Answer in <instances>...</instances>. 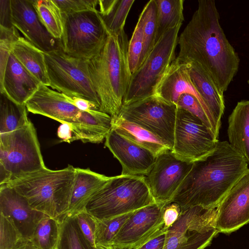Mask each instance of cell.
Returning a JSON list of instances; mask_svg holds the SVG:
<instances>
[{"label":"cell","mask_w":249,"mask_h":249,"mask_svg":"<svg viewBox=\"0 0 249 249\" xmlns=\"http://www.w3.org/2000/svg\"><path fill=\"white\" fill-rule=\"evenodd\" d=\"M214 0H199L193 16L178 36L176 58L199 65L223 93L236 74L240 59L219 22Z\"/></svg>","instance_id":"obj_1"},{"label":"cell","mask_w":249,"mask_h":249,"mask_svg":"<svg viewBox=\"0 0 249 249\" xmlns=\"http://www.w3.org/2000/svg\"><path fill=\"white\" fill-rule=\"evenodd\" d=\"M249 170L243 155L227 141H219L204 158L193 163L172 198L181 212L196 206L216 208L233 185Z\"/></svg>","instance_id":"obj_2"},{"label":"cell","mask_w":249,"mask_h":249,"mask_svg":"<svg viewBox=\"0 0 249 249\" xmlns=\"http://www.w3.org/2000/svg\"><path fill=\"white\" fill-rule=\"evenodd\" d=\"M129 41L124 30L117 34L108 32L99 53L89 60V78L100 102V110L117 118L132 77L128 49Z\"/></svg>","instance_id":"obj_3"},{"label":"cell","mask_w":249,"mask_h":249,"mask_svg":"<svg viewBox=\"0 0 249 249\" xmlns=\"http://www.w3.org/2000/svg\"><path fill=\"white\" fill-rule=\"evenodd\" d=\"M75 175V168L71 165L57 170L46 167L4 184L23 196L32 208L58 220L67 213Z\"/></svg>","instance_id":"obj_4"},{"label":"cell","mask_w":249,"mask_h":249,"mask_svg":"<svg viewBox=\"0 0 249 249\" xmlns=\"http://www.w3.org/2000/svg\"><path fill=\"white\" fill-rule=\"evenodd\" d=\"M156 203L145 176L119 175L110 179L89 200L84 211L97 220H104Z\"/></svg>","instance_id":"obj_5"},{"label":"cell","mask_w":249,"mask_h":249,"mask_svg":"<svg viewBox=\"0 0 249 249\" xmlns=\"http://www.w3.org/2000/svg\"><path fill=\"white\" fill-rule=\"evenodd\" d=\"M46 167L36 131L31 121L16 130L0 134V184Z\"/></svg>","instance_id":"obj_6"},{"label":"cell","mask_w":249,"mask_h":249,"mask_svg":"<svg viewBox=\"0 0 249 249\" xmlns=\"http://www.w3.org/2000/svg\"><path fill=\"white\" fill-rule=\"evenodd\" d=\"M62 51L77 58L89 60L104 46L108 31L98 10L62 13Z\"/></svg>","instance_id":"obj_7"},{"label":"cell","mask_w":249,"mask_h":249,"mask_svg":"<svg viewBox=\"0 0 249 249\" xmlns=\"http://www.w3.org/2000/svg\"><path fill=\"white\" fill-rule=\"evenodd\" d=\"M182 24L167 30L155 44L140 68L132 74L123 105L155 95L157 85L176 58L178 34Z\"/></svg>","instance_id":"obj_8"},{"label":"cell","mask_w":249,"mask_h":249,"mask_svg":"<svg viewBox=\"0 0 249 249\" xmlns=\"http://www.w3.org/2000/svg\"><path fill=\"white\" fill-rule=\"evenodd\" d=\"M50 87L70 97L86 99L99 109L100 102L89 78L87 60L73 57L62 49L45 53Z\"/></svg>","instance_id":"obj_9"},{"label":"cell","mask_w":249,"mask_h":249,"mask_svg":"<svg viewBox=\"0 0 249 249\" xmlns=\"http://www.w3.org/2000/svg\"><path fill=\"white\" fill-rule=\"evenodd\" d=\"M216 208L200 206L181 212L177 220L164 230L163 249H204L218 233L216 227Z\"/></svg>","instance_id":"obj_10"},{"label":"cell","mask_w":249,"mask_h":249,"mask_svg":"<svg viewBox=\"0 0 249 249\" xmlns=\"http://www.w3.org/2000/svg\"><path fill=\"white\" fill-rule=\"evenodd\" d=\"M177 109L176 104L155 94L123 105L118 117L150 131L172 150Z\"/></svg>","instance_id":"obj_11"},{"label":"cell","mask_w":249,"mask_h":249,"mask_svg":"<svg viewBox=\"0 0 249 249\" xmlns=\"http://www.w3.org/2000/svg\"><path fill=\"white\" fill-rule=\"evenodd\" d=\"M218 142L199 119L178 107L172 149L177 158L193 163L211 153Z\"/></svg>","instance_id":"obj_12"},{"label":"cell","mask_w":249,"mask_h":249,"mask_svg":"<svg viewBox=\"0 0 249 249\" xmlns=\"http://www.w3.org/2000/svg\"><path fill=\"white\" fill-rule=\"evenodd\" d=\"M192 165L193 163L177 158L171 150L156 157L152 169L145 176L156 203H170Z\"/></svg>","instance_id":"obj_13"},{"label":"cell","mask_w":249,"mask_h":249,"mask_svg":"<svg viewBox=\"0 0 249 249\" xmlns=\"http://www.w3.org/2000/svg\"><path fill=\"white\" fill-rule=\"evenodd\" d=\"M166 204L154 203L134 212L111 245L119 249H134L156 235L163 228Z\"/></svg>","instance_id":"obj_14"},{"label":"cell","mask_w":249,"mask_h":249,"mask_svg":"<svg viewBox=\"0 0 249 249\" xmlns=\"http://www.w3.org/2000/svg\"><path fill=\"white\" fill-rule=\"evenodd\" d=\"M216 210L218 233H231L249 222V169L231 188Z\"/></svg>","instance_id":"obj_15"},{"label":"cell","mask_w":249,"mask_h":249,"mask_svg":"<svg viewBox=\"0 0 249 249\" xmlns=\"http://www.w3.org/2000/svg\"><path fill=\"white\" fill-rule=\"evenodd\" d=\"M11 22L24 38L42 51L61 49L60 39L53 37L41 23L32 0H10Z\"/></svg>","instance_id":"obj_16"},{"label":"cell","mask_w":249,"mask_h":249,"mask_svg":"<svg viewBox=\"0 0 249 249\" xmlns=\"http://www.w3.org/2000/svg\"><path fill=\"white\" fill-rule=\"evenodd\" d=\"M108 148L122 166V175L146 176L156 157L149 150L128 140L112 128L106 138Z\"/></svg>","instance_id":"obj_17"},{"label":"cell","mask_w":249,"mask_h":249,"mask_svg":"<svg viewBox=\"0 0 249 249\" xmlns=\"http://www.w3.org/2000/svg\"><path fill=\"white\" fill-rule=\"evenodd\" d=\"M27 111L56 120L61 124H72L81 112L72 104L66 95L40 84L25 103Z\"/></svg>","instance_id":"obj_18"},{"label":"cell","mask_w":249,"mask_h":249,"mask_svg":"<svg viewBox=\"0 0 249 249\" xmlns=\"http://www.w3.org/2000/svg\"><path fill=\"white\" fill-rule=\"evenodd\" d=\"M0 213L9 216L26 241L31 239L40 220L47 215L33 209L13 188L0 185Z\"/></svg>","instance_id":"obj_19"},{"label":"cell","mask_w":249,"mask_h":249,"mask_svg":"<svg viewBox=\"0 0 249 249\" xmlns=\"http://www.w3.org/2000/svg\"><path fill=\"white\" fill-rule=\"evenodd\" d=\"M40 84L11 53L3 76L0 79V93L17 104L24 105Z\"/></svg>","instance_id":"obj_20"},{"label":"cell","mask_w":249,"mask_h":249,"mask_svg":"<svg viewBox=\"0 0 249 249\" xmlns=\"http://www.w3.org/2000/svg\"><path fill=\"white\" fill-rule=\"evenodd\" d=\"M183 94L195 96L205 110L212 114L193 85L186 64L179 61L176 57L157 85L155 94L177 104L179 96Z\"/></svg>","instance_id":"obj_21"},{"label":"cell","mask_w":249,"mask_h":249,"mask_svg":"<svg viewBox=\"0 0 249 249\" xmlns=\"http://www.w3.org/2000/svg\"><path fill=\"white\" fill-rule=\"evenodd\" d=\"M111 177L93 172L89 169L75 168V175L67 213L72 216L84 211L95 194L104 186Z\"/></svg>","instance_id":"obj_22"},{"label":"cell","mask_w":249,"mask_h":249,"mask_svg":"<svg viewBox=\"0 0 249 249\" xmlns=\"http://www.w3.org/2000/svg\"><path fill=\"white\" fill-rule=\"evenodd\" d=\"M71 142L100 143L112 129V118L108 114L97 109L81 111L77 120L71 124Z\"/></svg>","instance_id":"obj_23"},{"label":"cell","mask_w":249,"mask_h":249,"mask_svg":"<svg viewBox=\"0 0 249 249\" xmlns=\"http://www.w3.org/2000/svg\"><path fill=\"white\" fill-rule=\"evenodd\" d=\"M186 64L193 85L220 127L225 107L224 93L199 65L194 62Z\"/></svg>","instance_id":"obj_24"},{"label":"cell","mask_w":249,"mask_h":249,"mask_svg":"<svg viewBox=\"0 0 249 249\" xmlns=\"http://www.w3.org/2000/svg\"><path fill=\"white\" fill-rule=\"evenodd\" d=\"M229 143L249 165V100L238 102L228 119Z\"/></svg>","instance_id":"obj_25"},{"label":"cell","mask_w":249,"mask_h":249,"mask_svg":"<svg viewBox=\"0 0 249 249\" xmlns=\"http://www.w3.org/2000/svg\"><path fill=\"white\" fill-rule=\"evenodd\" d=\"M12 53L42 84L50 87L44 52L24 37L20 36L13 44Z\"/></svg>","instance_id":"obj_26"},{"label":"cell","mask_w":249,"mask_h":249,"mask_svg":"<svg viewBox=\"0 0 249 249\" xmlns=\"http://www.w3.org/2000/svg\"><path fill=\"white\" fill-rule=\"evenodd\" d=\"M112 128L135 144L149 150L156 157L171 150L150 131L123 118L117 117L112 120Z\"/></svg>","instance_id":"obj_27"},{"label":"cell","mask_w":249,"mask_h":249,"mask_svg":"<svg viewBox=\"0 0 249 249\" xmlns=\"http://www.w3.org/2000/svg\"><path fill=\"white\" fill-rule=\"evenodd\" d=\"M59 237L55 249H97L85 238L75 216L58 219Z\"/></svg>","instance_id":"obj_28"},{"label":"cell","mask_w":249,"mask_h":249,"mask_svg":"<svg viewBox=\"0 0 249 249\" xmlns=\"http://www.w3.org/2000/svg\"><path fill=\"white\" fill-rule=\"evenodd\" d=\"M156 2L157 7L156 43L167 30L182 24L184 20V0H156Z\"/></svg>","instance_id":"obj_29"},{"label":"cell","mask_w":249,"mask_h":249,"mask_svg":"<svg viewBox=\"0 0 249 249\" xmlns=\"http://www.w3.org/2000/svg\"><path fill=\"white\" fill-rule=\"evenodd\" d=\"M25 105L13 102L4 94L0 96V134L11 132L20 128L30 121Z\"/></svg>","instance_id":"obj_30"},{"label":"cell","mask_w":249,"mask_h":249,"mask_svg":"<svg viewBox=\"0 0 249 249\" xmlns=\"http://www.w3.org/2000/svg\"><path fill=\"white\" fill-rule=\"evenodd\" d=\"M40 21L52 36L60 39L63 32L62 13L53 0H32Z\"/></svg>","instance_id":"obj_31"},{"label":"cell","mask_w":249,"mask_h":249,"mask_svg":"<svg viewBox=\"0 0 249 249\" xmlns=\"http://www.w3.org/2000/svg\"><path fill=\"white\" fill-rule=\"evenodd\" d=\"M135 0H111L101 15L108 32L117 34L124 30L129 12Z\"/></svg>","instance_id":"obj_32"},{"label":"cell","mask_w":249,"mask_h":249,"mask_svg":"<svg viewBox=\"0 0 249 249\" xmlns=\"http://www.w3.org/2000/svg\"><path fill=\"white\" fill-rule=\"evenodd\" d=\"M58 237V220L46 215L37 224L30 241L37 249H54Z\"/></svg>","instance_id":"obj_33"},{"label":"cell","mask_w":249,"mask_h":249,"mask_svg":"<svg viewBox=\"0 0 249 249\" xmlns=\"http://www.w3.org/2000/svg\"><path fill=\"white\" fill-rule=\"evenodd\" d=\"M141 14L143 18V63L156 43L157 30V7L156 0L149 1Z\"/></svg>","instance_id":"obj_34"},{"label":"cell","mask_w":249,"mask_h":249,"mask_svg":"<svg viewBox=\"0 0 249 249\" xmlns=\"http://www.w3.org/2000/svg\"><path fill=\"white\" fill-rule=\"evenodd\" d=\"M134 212L107 219L99 220L94 218L96 246L111 245L115 236Z\"/></svg>","instance_id":"obj_35"},{"label":"cell","mask_w":249,"mask_h":249,"mask_svg":"<svg viewBox=\"0 0 249 249\" xmlns=\"http://www.w3.org/2000/svg\"><path fill=\"white\" fill-rule=\"evenodd\" d=\"M178 107L183 108L199 119L218 138L220 127L216 124L212 114L208 112L198 100L190 94L181 95L177 103Z\"/></svg>","instance_id":"obj_36"},{"label":"cell","mask_w":249,"mask_h":249,"mask_svg":"<svg viewBox=\"0 0 249 249\" xmlns=\"http://www.w3.org/2000/svg\"><path fill=\"white\" fill-rule=\"evenodd\" d=\"M143 27V18L141 14L128 44V62L132 74L142 63L144 47Z\"/></svg>","instance_id":"obj_37"},{"label":"cell","mask_w":249,"mask_h":249,"mask_svg":"<svg viewBox=\"0 0 249 249\" xmlns=\"http://www.w3.org/2000/svg\"><path fill=\"white\" fill-rule=\"evenodd\" d=\"M25 241L13 219L0 213V249H15Z\"/></svg>","instance_id":"obj_38"},{"label":"cell","mask_w":249,"mask_h":249,"mask_svg":"<svg viewBox=\"0 0 249 249\" xmlns=\"http://www.w3.org/2000/svg\"><path fill=\"white\" fill-rule=\"evenodd\" d=\"M20 36L14 26L7 28L0 26V79L3 76L13 45Z\"/></svg>","instance_id":"obj_39"},{"label":"cell","mask_w":249,"mask_h":249,"mask_svg":"<svg viewBox=\"0 0 249 249\" xmlns=\"http://www.w3.org/2000/svg\"><path fill=\"white\" fill-rule=\"evenodd\" d=\"M62 13H77L96 10L97 0H53Z\"/></svg>","instance_id":"obj_40"},{"label":"cell","mask_w":249,"mask_h":249,"mask_svg":"<svg viewBox=\"0 0 249 249\" xmlns=\"http://www.w3.org/2000/svg\"><path fill=\"white\" fill-rule=\"evenodd\" d=\"M80 229L85 238L95 248L96 221L95 219L85 211L75 215Z\"/></svg>","instance_id":"obj_41"},{"label":"cell","mask_w":249,"mask_h":249,"mask_svg":"<svg viewBox=\"0 0 249 249\" xmlns=\"http://www.w3.org/2000/svg\"><path fill=\"white\" fill-rule=\"evenodd\" d=\"M181 213L180 206L177 203L171 202L165 205L163 212V229L171 227L178 219Z\"/></svg>","instance_id":"obj_42"},{"label":"cell","mask_w":249,"mask_h":249,"mask_svg":"<svg viewBox=\"0 0 249 249\" xmlns=\"http://www.w3.org/2000/svg\"><path fill=\"white\" fill-rule=\"evenodd\" d=\"M165 239V231L162 228L156 235L134 249H163Z\"/></svg>","instance_id":"obj_43"},{"label":"cell","mask_w":249,"mask_h":249,"mask_svg":"<svg viewBox=\"0 0 249 249\" xmlns=\"http://www.w3.org/2000/svg\"><path fill=\"white\" fill-rule=\"evenodd\" d=\"M0 26L7 28L14 26L11 22L10 0H0Z\"/></svg>","instance_id":"obj_44"},{"label":"cell","mask_w":249,"mask_h":249,"mask_svg":"<svg viewBox=\"0 0 249 249\" xmlns=\"http://www.w3.org/2000/svg\"><path fill=\"white\" fill-rule=\"evenodd\" d=\"M67 97L70 102L80 111H86L90 109L99 110L93 103L86 99L77 97L68 96Z\"/></svg>","instance_id":"obj_45"},{"label":"cell","mask_w":249,"mask_h":249,"mask_svg":"<svg viewBox=\"0 0 249 249\" xmlns=\"http://www.w3.org/2000/svg\"><path fill=\"white\" fill-rule=\"evenodd\" d=\"M57 135L63 142H71L73 137L71 124H62L57 129Z\"/></svg>","instance_id":"obj_46"},{"label":"cell","mask_w":249,"mask_h":249,"mask_svg":"<svg viewBox=\"0 0 249 249\" xmlns=\"http://www.w3.org/2000/svg\"><path fill=\"white\" fill-rule=\"evenodd\" d=\"M15 249H37L30 241L24 242Z\"/></svg>","instance_id":"obj_47"},{"label":"cell","mask_w":249,"mask_h":249,"mask_svg":"<svg viewBox=\"0 0 249 249\" xmlns=\"http://www.w3.org/2000/svg\"><path fill=\"white\" fill-rule=\"evenodd\" d=\"M97 249H119L114 247L112 245L104 246V245H98L96 246Z\"/></svg>","instance_id":"obj_48"},{"label":"cell","mask_w":249,"mask_h":249,"mask_svg":"<svg viewBox=\"0 0 249 249\" xmlns=\"http://www.w3.org/2000/svg\"><path fill=\"white\" fill-rule=\"evenodd\" d=\"M248 83L249 84V79L248 80Z\"/></svg>","instance_id":"obj_49"},{"label":"cell","mask_w":249,"mask_h":249,"mask_svg":"<svg viewBox=\"0 0 249 249\" xmlns=\"http://www.w3.org/2000/svg\"><path fill=\"white\" fill-rule=\"evenodd\" d=\"M54 249H55V248Z\"/></svg>","instance_id":"obj_50"}]
</instances>
